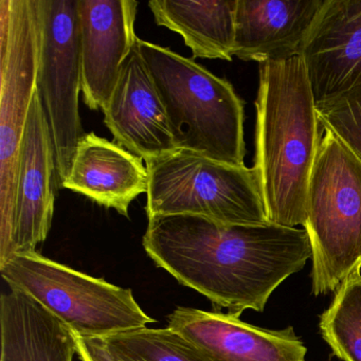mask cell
Segmentation results:
<instances>
[{"label":"cell","mask_w":361,"mask_h":361,"mask_svg":"<svg viewBox=\"0 0 361 361\" xmlns=\"http://www.w3.org/2000/svg\"><path fill=\"white\" fill-rule=\"evenodd\" d=\"M312 248V291L337 290L361 266V161L325 130L312 169L304 226Z\"/></svg>","instance_id":"4"},{"label":"cell","mask_w":361,"mask_h":361,"mask_svg":"<svg viewBox=\"0 0 361 361\" xmlns=\"http://www.w3.org/2000/svg\"><path fill=\"white\" fill-rule=\"evenodd\" d=\"M143 247L180 284L238 317L264 312L272 293L312 259L304 228L226 225L196 215L151 217Z\"/></svg>","instance_id":"1"},{"label":"cell","mask_w":361,"mask_h":361,"mask_svg":"<svg viewBox=\"0 0 361 361\" xmlns=\"http://www.w3.org/2000/svg\"><path fill=\"white\" fill-rule=\"evenodd\" d=\"M102 340L117 361H211L169 327H145Z\"/></svg>","instance_id":"19"},{"label":"cell","mask_w":361,"mask_h":361,"mask_svg":"<svg viewBox=\"0 0 361 361\" xmlns=\"http://www.w3.org/2000/svg\"><path fill=\"white\" fill-rule=\"evenodd\" d=\"M102 111L115 142L145 161L176 151L166 107L138 43L126 58Z\"/></svg>","instance_id":"12"},{"label":"cell","mask_w":361,"mask_h":361,"mask_svg":"<svg viewBox=\"0 0 361 361\" xmlns=\"http://www.w3.org/2000/svg\"><path fill=\"white\" fill-rule=\"evenodd\" d=\"M75 339L77 354L82 361H117L111 356L102 339H90L77 335Z\"/></svg>","instance_id":"21"},{"label":"cell","mask_w":361,"mask_h":361,"mask_svg":"<svg viewBox=\"0 0 361 361\" xmlns=\"http://www.w3.org/2000/svg\"><path fill=\"white\" fill-rule=\"evenodd\" d=\"M177 149L244 166L245 103L223 78L169 48L138 39Z\"/></svg>","instance_id":"3"},{"label":"cell","mask_w":361,"mask_h":361,"mask_svg":"<svg viewBox=\"0 0 361 361\" xmlns=\"http://www.w3.org/2000/svg\"><path fill=\"white\" fill-rule=\"evenodd\" d=\"M238 0L149 3L155 23L181 35L193 58L232 62Z\"/></svg>","instance_id":"17"},{"label":"cell","mask_w":361,"mask_h":361,"mask_svg":"<svg viewBox=\"0 0 361 361\" xmlns=\"http://www.w3.org/2000/svg\"><path fill=\"white\" fill-rule=\"evenodd\" d=\"M145 166L149 219L196 215L226 225L269 223L253 168L183 149L145 160Z\"/></svg>","instance_id":"6"},{"label":"cell","mask_w":361,"mask_h":361,"mask_svg":"<svg viewBox=\"0 0 361 361\" xmlns=\"http://www.w3.org/2000/svg\"><path fill=\"white\" fill-rule=\"evenodd\" d=\"M301 56L316 104L361 84V0H326Z\"/></svg>","instance_id":"13"},{"label":"cell","mask_w":361,"mask_h":361,"mask_svg":"<svg viewBox=\"0 0 361 361\" xmlns=\"http://www.w3.org/2000/svg\"><path fill=\"white\" fill-rule=\"evenodd\" d=\"M56 188L54 141L41 98L35 90L18 156L8 257L13 253L32 252L37 245L45 242L51 229Z\"/></svg>","instance_id":"9"},{"label":"cell","mask_w":361,"mask_h":361,"mask_svg":"<svg viewBox=\"0 0 361 361\" xmlns=\"http://www.w3.org/2000/svg\"><path fill=\"white\" fill-rule=\"evenodd\" d=\"M81 39L82 94L92 111L109 102L128 54L136 46L138 3L78 0Z\"/></svg>","instance_id":"11"},{"label":"cell","mask_w":361,"mask_h":361,"mask_svg":"<svg viewBox=\"0 0 361 361\" xmlns=\"http://www.w3.org/2000/svg\"><path fill=\"white\" fill-rule=\"evenodd\" d=\"M319 120L361 161V84L345 94L317 104Z\"/></svg>","instance_id":"20"},{"label":"cell","mask_w":361,"mask_h":361,"mask_svg":"<svg viewBox=\"0 0 361 361\" xmlns=\"http://www.w3.org/2000/svg\"><path fill=\"white\" fill-rule=\"evenodd\" d=\"M319 329L334 356L361 361L360 267L338 287L333 301L321 314Z\"/></svg>","instance_id":"18"},{"label":"cell","mask_w":361,"mask_h":361,"mask_svg":"<svg viewBox=\"0 0 361 361\" xmlns=\"http://www.w3.org/2000/svg\"><path fill=\"white\" fill-rule=\"evenodd\" d=\"M360 274H361V266H360Z\"/></svg>","instance_id":"22"},{"label":"cell","mask_w":361,"mask_h":361,"mask_svg":"<svg viewBox=\"0 0 361 361\" xmlns=\"http://www.w3.org/2000/svg\"><path fill=\"white\" fill-rule=\"evenodd\" d=\"M149 183L143 158L92 132L86 133L78 143L61 189L77 192L128 217L130 204L147 193Z\"/></svg>","instance_id":"15"},{"label":"cell","mask_w":361,"mask_h":361,"mask_svg":"<svg viewBox=\"0 0 361 361\" xmlns=\"http://www.w3.org/2000/svg\"><path fill=\"white\" fill-rule=\"evenodd\" d=\"M0 361H73L75 333L25 291L10 287L0 299Z\"/></svg>","instance_id":"16"},{"label":"cell","mask_w":361,"mask_h":361,"mask_svg":"<svg viewBox=\"0 0 361 361\" xmlns=\"http://www.w3.org/2000/svg\"><path fill=\"white\" fill-rule=\"evenodd\" d=\"M211 361H305L307 348L293 326L268 329L223 312L179 306L168 326Z\"/></svg>","instance_id":"10"},{"label":"cell","mask_w":361,"mask_h":361,"mask_svg":"<svg viewBox=\"0 0 361 361\" xmlns=\"http://www.w3.org/2000/svg\"><path fill=\"white\" fill-rule=\"evenodd\" d=\"M0 274L9 287L28 293L79 337L106 339L155 322L137 303L132 289L88 276L37 251L10 255L0 263Z\"/></svg>","instance_id":"5"},{"label":"cell","mask_w":361,"mask_h":361,"mask_svg":"<svg viewBox=\"0 0 361 361\" xmlns=\"http://www.w3.org/2000/svg\"><path fill=\"white\" fill-rule=\"evenodd\" d=\"M326 0H238L234 56L259 64L301 56Z\"/></svg>","instance_id":"14"},{"label":"cell","mask_w":361,"mask_h":361,"mask_svg":"<svg viewBox=\"0 0 361 361\" xmlns=\"http://www.w3.org/2000/svg\"><path fill=\"white\" fill-rule=\"evenodd\" d=\"M39 0H0V263L9 255L20 143L37 90Z\"/></svg>","instance_id":"7"},{"label":"cell","mask_w":361,"mask_h":361,"mask_svg":"<svg viewBox=\"0 0 361 361\" xmlns=\"http://www.w3.org/2000/svg\"><path fill=\"white\" fill-rule=\"evenodd\" d=\"M255 164L269 223L305 226L312 169L325 130L302 56L259 64Z\"/></svg>","instance_id":"2"},{"label":"cell","mask_w":361,"mask_h":361,"mask_svg":"<svg viewBox=\"0 0 361 361\" xmlns=\"http://www.w3.org/2000/svg\"><path fill=\"white\" fill-rule=\"evenodd\" d=\"M41 45L37 90L56 152V183L62 187L78 143L86 134L79 113L82 92L78 0H39Z\"/></svg>","instance_id":"8"}]
</instances>
